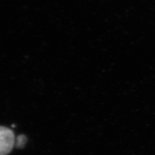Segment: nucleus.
Instances as JSON below:
<instances>
[{"label":"nucleus","mask_w":155,"mask_h":155,"mask_svg":"<svg viewBox=\"0 0 155 155\" xmlns=\"http://www.w3.org/2000/svg\"><path fill=\"white\" fill-rule=\"evenodd\" d=\"M27 142V137L25 135L21 134L19 135L17 137L16 143H15V145L17 148H23Z\"/></svg>","instance_id":"2"},{"label":"nucleus","mask_w":155,"mask_h":155,"mask_svg":"<svg viewBox=\"0 0 155 155\" xmlns=\"http://www.w3.org/2000/svg\"><path fill=\"white\" fill-rule=\"evenodd\" d=\"M15 143V137L12 130L0 126V155L10 153Z\"/></svg>","instance_id":"1"}]
</instances>
